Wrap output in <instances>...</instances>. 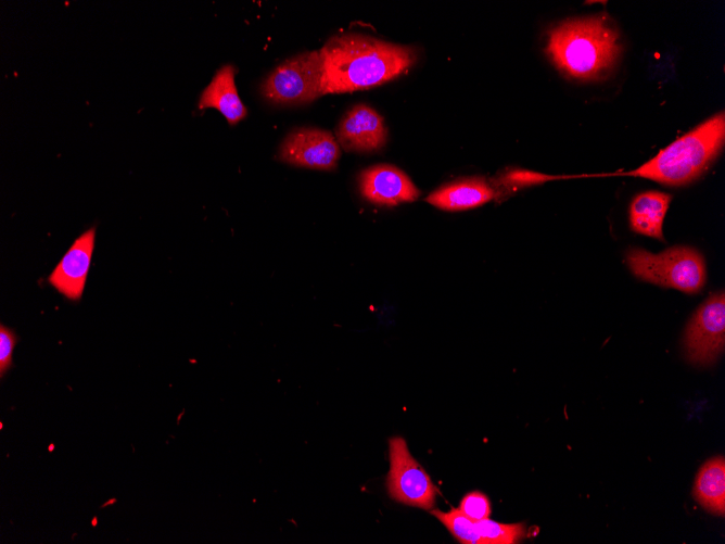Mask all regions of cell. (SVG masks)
<instances>
[{
  "label": "cell",
  "mask_w": 725,
  "mask_h": 544,
  "mask_svg": "<svg viewBox=\"0 0 725 544\" xmlns=\"http://www.w3.org/2000/svg\"><path fill=\"white\" fill-rule=\"evenodd\" d=\"M319 52L322 60L321 94L382 85L407 73L418 59L417 50L411 46L357 33L331 37Z\"/></svg>",
  "instance_id": "obj_1"
},
{
  "label": "cell",
  "mask_w": 725,
  "mask_h": 544,
  "mask_svg": "<svg viewBox=\"0 0 725 544\" xmlns=\"http://www.w3.org/2000/svg\"><path fill=\"white\" fill-rule=\"evenodd\" d=\"M545 52L564 75L581 80L605 78L621 52L620 34L607 13L565 20L548 31Z\"/></svg>",
  "instance_id": "obj_2"
},
{
  "label": "cell",
  "mask_w": 725,
  "mask_h": 544,
  "mask_svg": "<svg viewBox=\"0 0 725 544\" xmlns=\"http://www.w3.org/2000/svg\"><path fill=\"white\" fill-rule=\"evenodd\" d=\"M725 140V115L720 112L670 143L626 176L641 177L667 186L697 179L720 154Z\"/></svg>",
  "instance_id": "obj_3"
},
{
  "label": "cell",
  "mask_w": 725,
  "mask_h": 544,
  "mask_svg": "<svg viewBox=\"0 0 725 544\" xmlns=\"http://www.w3.org/2000/svg\"><path fill=\"white\" fill-rule=\"evenodd\" d=\"M626 263L640 280L690 294L699 292L707 280L704 258L690 246H672L658 254L632 248L626 252Z\"/></svg>",
  "instance_id": "obj_4"
},
{
  "label": "cell",
  "mask_w": 725,
  "mask_h": 544,
  "mask_svg": "<svg viewBox=\"0 0 725 544\" xmlns=\"http://www.w3.org/2000/svg\"><path fill=\"white\" fill-rule=\"evenodd\" d=\"M322 60L307 51L278 65L263 81L260 92L275 104L309 103L321 94Z\"/></svg>",
  "instance_id": "obj_5"
},
{
  "label": "cell",
  "mask_w": 725,
  "mask_h": 544,
  "mask_svg": "<svg viewBox=\"0 0 725 544\" xmlns=\"http://www.w3.org/2000/svg\"><path fill=\"white\" fill-rule=\"evenodd\" d=\"M725 344V294L716 292L699 306L687 324L684 337L686 358L696 365L713 364Z\"/></svg>",
  "instance_id": "obj_6"
},
{
  "label": "cell",
  "mask_w": 725,
  "mask_h": 544,
  "mask_svg": "<svg viewBox=\"0 0 725 544\" xmlns=\"http://www.w3.org/2000/svg\"><path fill=\"white\" fill-rule=\"evenodd\" d=\"M390 471L387 491L390 496L406 505L429 509L435 502L436 489L431 478L411 456L400 437L389 441Z\"/></svg>",
  "instance_id": "obj_7"
},
{
  "label": "cell",
  "mask_w": 725,
  "mask_h": 544,
  "mask_svg": "<svg viewBox=\"0 0 725 544\" xmlns=\"http://www.w3.org/2000/svg\"><path fill=\"white\" fill-rule=\"evenodd\" d=\"M341 156L336 138L328 130L315 127L293 129L279 148L280 161L300 167L332 170Z\"/></svg>",
  "instance_id": "obj_8"
},
{
  "label": "cell",
  "mask_w": 725,
  "mask_h": 544,
  "mask_svg": "<svg viewBox=\"0 0 725 544\" xmlns=\"http://www.w3.org/2000/svg\"><path fill=\"white\" fill-rule=\"evenodd\" d=\"M358 185L367 201L381 206L414 202L420 195L408 175L390 164H378L361 170Z\"/></svg>",
  "instance_id": "obj_9"
},
{
  "label": "cell",
  "mask_w": 725,
  "mask_h": 544,
  "mask_svg": "<svg viewBox=\"0 0 725 544\" xmlns=\"http://www.w3.org/2000/svg\"><path fill=\"white\" fill-rule=\"evenodd\" d=\"M335 138L343 149L354 152H374L387 140L383 117L367 104L349 109L335 129Z\"/></svg>",
  "instance_id": "obj_10"
},
{
  "label": "cell",
  "mask_w": 725,
  "mask_h": 544,
  "mask_svg": "<svg viewBox=\"0 0 725 544\" xmlns=\"http://www.w3.org/2000/svg\"><path fill=\"white\" fill-rule=\"evenodd\" d=\"M96 228L91 227L75 239L48 281L60 293L73 301L80 300L94 250Z\"/></svg>",
  "instance_id": "obj_11"
},
{
  "label": "cell",
  "mask_w": 725,
  "mask_h": 544,
  "mask_svg": "<svg viewBox=\"0 0 725 544\" xmlns=\"http://www.w3.org/2000/svg\"><path fill=\"white\" fill-rule=\"evenodd\" d=\"M495 199L489 180L482 176L457 179L431 192L425 201L449 212L474 208Z\"/></svg>",
  "instance_id": "obj_12"
},
{
  "label": "cell",
  "mask_w": 725,
  "mask_h": 544,
  "mask_svg": "<svg viewBox=\"0 0 725 544\" xmlns=\"http://www.w3.org/2000/svg\"><path fill=\"white\" fill-rule=\"evenodd\" d=\"M234 75L236 68L233 65H222L216 71L199 100V109L213 107L218 110L231 126L245 118L247 114L246 107L238 94Z\"/></svg>",
  "instance_id": "obj_13"
},
{
  "label": "cell",
  "mask_w": 725,
  "mask_h": 544,
  "mask_svg": "<svg viewBox=\"0 0 725 544\" xmlns=\"http://www.w3.org/2000/svg\"><path fill=\"white\" fill-rule=\"evenodd\" d=\"M671 200V194L660 191L637 194L629 205L632 230L664 241L662 225Z\"/></svg>",
  "instance_id": "obj_14"
},
{
  "label": "cell",
  "mask_w": 725,
  "mask_h": 544,
  "mask_svg": "<svg viewBox=\"0 0 725 544\" xmlns=\"http://www.w3.org/2000/svg\"><path fill=\"white\" fill-rule=\"evenodd\" d=\"M696 501L708 511L724 516L725 514V459L715 456L699 469L695 485Z\"/></svg>",
  "instance_id": "obj_15"
},
{
  "label": "cell",
  "mask_w": 725,
  "mask_h": 544,
  "mask_svg": "<svg viewBox=\"0 0 725 544\" xmlns=\"http://www.w3.org/2000/svg\"><path fill=\"white\" fill-rule=\"evenodd\" d=\"M559 176H550L523 168H506L495 177L489 178V184L495 193V201L501 202L511 194L526 187L540 185Z\"/></svg>",
  "instance_id": "obj_16"
},
{
  "label": "cell",
  "mask_w": 725,
  "mask_h": 544,
  "mask_svg": "<svg viewBox=\"0 0 725 544\" xmlns=\"http://www.w3.org/2000/svg\"><path fill=\"white\" fill-rule=\"evenodd\" d=\"M482 544H513L526 535L522 523H499L488 518L475 521Z\"/></svg>",
  "instance_id": "obj_17"
},
{
  "label": "cell",
  "mask_w": 725,
  "mask_h": 544,
  "mask_svg": "<svg viewBox=\"0 0 725 544\" xmlns=\"http://www.w3.org/2000/svg\"><path fill=\"white\" fill-rule=\"evenodd\" d=\"M432 514L461 543H482V539L476 529L475 521L466 516L459 508H453L448 513L434 509L432 510Z\"/></svg>",
  "instance_id": "obj_18"
},
{
  "label": "cell",
  "mask_w": 725,
  "mask_h": 544,
  "mask_svg": "<svg viewBox=\"0 0 725 544\" xmlns=\"http://www.w3.org/2000/svg\"><path fill=\"white\" fill-rule=\"evenodd\" d=\"M459 509L474 521L489 517L492 508L489 499L481 492H471L460 502Z\"/></svg>",
  "instance_id": "obj_19"
},
{
  "label": "cell",
  "mask_w": 725,
  "mask_h": 544,
  "mask_svg": "<svg viewBox=\"0 0 725 544\" xmlns=\"http://www.w3.org/2000/svg\"><path fill=\"white\" fill-rule=\"evenodd\" d=\"M17 343V336L14 330L0 325V377L3 378L4 375L12 367L13 360L12 355L14 347Z\"/></svg>",
  "instance_id": "obj_20"
}]
</instances>
